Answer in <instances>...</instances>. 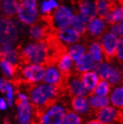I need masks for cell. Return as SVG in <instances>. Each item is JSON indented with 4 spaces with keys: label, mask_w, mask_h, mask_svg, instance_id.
I'll use <instances>...</instances> for the list:
<instances>
[{
    "label": "cell",
    "mask_w": 123,
    "mask_h": 124,
    "mask_svg": "<svg viewBox=\"0 0 123 124\" xmlns=\"http://www.w3.org/2000/svg\"><path fill=\"white\" fill-rule=\"evenodd\" d=\"M66 93L71 97L74 96H89L91 93L86 90L80 77V74L77 73L70 76L66 82Z\"/></svg>",
    "instance_id": "12"
},
{
    "label": "cell",
    "mask_w": 123,
    "mask_h": 124,
    "mask_svg": "<svg viewBox=\"0 0 123 124\" xmlns=\"http://www.w3.org/2000/svg\"><path fill=\"white\" fill-rule=\"evenodd\" d=\"M66 105L57 101L46 108L35 111V124H61L67 112Z\"/></svg>",
    "instance_id": "4"
},
{
    "label": "cell",
    "mask_w": 123,
    "mask_h": 124,
    "mask_svg": "<svg viewBox=\"0 0 123 124\" xmlns=\"http://www.w3.org/2000/svg\"><path fill=\"white\" fill-rule=\"evenodd\" d=\"M87 50H88V46L84 42H82L81 43H75L71 45L69 47L68 52L72 60L75 62L87 53L86 52Z\"/></svg>",
    "instance_id": "26"
},
{
    "label": "cell",
    "mask_w": 123,
    "mask_h": 124,
    "mask_svg": "<svg viewBox=\"0 0 123 124\" xmlns=\"http://www.w3.org/2000/svg\"><path fill=\"white\" fill-rule=\"evenodd\" d=\"M16 100L19 101H29V94H26L22 91H17L16 92Z\"/></svg>",
    "instance_id": "35"
},
{
    "label": "cell",
    "mask_w": 123,
    "mask_h": 124,
    "mask_svg": "<svg viewBox=\"0 0 123 124\" xmlns=\"http://www.w3.org/2000/svg\"><path fill=\"white\" fill-rule=\"evenodd\" d=\"M7 102L6 101V100L3 97H2L1 99H0V108H1L2 111H4L7 108Z\"/></svg>",
    "instance_id": "38"
},
{
    "label": "cell",
    "mask_w": 123,
    "mask_h": 124,
    "mask_svg": "<svg viewBox=\"0 0 123 124\" xmlns=\"http://www.w3.org/2000/svg\"><path fill=\"white\" fill-rule=\"evenodd\" d=\"M96 66H97V63L87 52L81 58L75 62L74 71L78 74H81L85 72L95 70Z\"/></svg>",
    "instance_id": "16"
},
{
    "label": "cell",
    "mask_w": 123,
    "mask_h": 124,
    "mask_svg": "<svg viewBox=\"0 0 123 124\" xmlns=\"http://www.w3.org/2000/svg\"><path fill=\"white\" fill-rule=\"evenodd\" d=\"M118 27H119V30L120 36H123V21L118 23Z\"/></svg>",
    "instance_id": "40"
},
{
    "label": "cell",
    "mask_w": 123,
    "mask_h": 124,
    "mask_svg": "<svg viewBox=\"0 0 123 124\" xmlns=\"http://www.w3.org/2000/svg\"><path fill=\"white\" fill-rule=\"evenodd\" d=\"M75 14H78L86 23L95 19L97 14L95 0H70Z\"/></svg>",
    "instance_id": "5"
},
{
    "label": "cell",
    "mask_w": 123,
    "mask_h": 124,
    "mask_svg": "<svg viewBox=\"0 0 123 124\" xmlns=\"http://www.w3.org/2000/svg\"><path fill=\"white\" fill-rule=\"evenodd\" d=\"M4 124H10V123L7 122V120H5V122H4Z\"/></svg>",
    "instance_id": "42"
},
{
    "label": "cell",
    "mask_w": 123,
    "mask_h": 124,
    "mask_svg": "<svg viewBox=\"0 0 123 124\" xmlns=\"http://www.w3.org/2000/svg\"><path fill=\"white\" fill-rule=\"evenodd\" d=\"M95 118L104 124H114L117 122H123V111L113 105L106 106L94 112Z\"/></svg>",
    "instance_id": "10"
},
{
    "label": "cell",
    "mask_w": 123,
    "mask_h": 124,
    "mask_svg": "<svg viewBox=\"0 0 123 124\" xmlns=\"http://www.w3.org/2000/svg\"><path fill=\"white\" fill-rule=\"evenodd\" d=\"M58 4L55 0H44L40 4V12L43 15L51 14L58 8Z\"/></svg>",
    "instance_id": "31"
},
{
    "label": "cell",
    "mask_w": 123,
    "mask_h": 124,
    "mask_svg": "<svg viewBox=\"0 0 123 124\" xmlns=\"http://www.w3.org/2000/svg\"><path fill=\"white\" fill-rule=\"evenodd\" d=\"M31 124H35V123H31Z\"/></svg>",
    "instance_id": "44"
},
{
    "label": "cell",
    "mask_w": 123,
    "mask_h": 124,
    "mask_svg": "<svg viewBox=\"0 0 123 124\" xmlns=\"http://www.w3.org/2000/svg\"><path fill=\"white\" fill-rule=\"evenodd\" d=\"M1 68L5 77L9 78L11 80H12L16 75L18 64L15 65L7 60L1 59Z\"/></svg>",
    "instance_id": "28"
},
{
    "label": "cell",
    "mask_w": 123,
    "mask_h": 124,
    "mask_svg": "<svg viewBox=\"0 0 123 124\" xmlns=\"http://www.w3.org/2000/svg\"><path fill=\"white\" fill-rule=\"evenodd\" d=\"M19 32L15 23L7 17L1 16V44L14 46L18 40Z\"/></svg>",
    "instance_id": "7"
},
{
    "label": "cell",
    "mask_w": 123,
    "mask_h": 124,
    "mask_svg": "<svg viewBox=\"0 0 123 124\" xmlns=\"http://www.w3.org/2000/svg\"><path fill=\"white\" fill-rule=\"evenodd\" d=\"M27 91L35 111H41L54 104L66 93V90L43 82L28 86Z\"/></svg>",
    "instance_id": "1"
},
{
    "label": "cell",
    "mask_w": 123,
    "mask_h": 124,
    "mask_svg": "<svg viewBox=\"0 0 123 124\" xmlns=\"http://www.w3.org/2000/svg\"><path fill=\"white\" fill-rule=\"evenodd\" d=\"M105 61L111 62L116 57L119 38L111 31H106L99 40Z\"/></svg>",
    "instance_id": "8"
},
{
    "label": "cell",
    "mask_w": 123,
    "mask_h": 124,
    "mask_svg": "<svg viewBox=\"0 0 123 124\" xmlns=\"http://www.w3.org/2000/svg\"><path fill=\"white\" fill-rule=\"evenodd\" d=\"M74 62L75 61L72 60V58L70 56L69 52H66L65 54H64L58 60L57 63V66L64 77L68 78L72 73H75Z\"/></svg>",
    "instance_id": "17"
},
{
    "label": "cell",
    "mask_w": 123,
    "mask_h": 124,
    "mask_svg": "<svg viewBox=\"0 0 123 124\" xmlns=\"http://www.w3.org/2000/svg\"><path fill=\"white\" fill-rule=\"evenodd\" d=\"M15 102L17 108L16 115L17 124H31L34 123L35 110L30 100H16Z\"/></svg>",
    "instance_id": "9"
},
{
    "label": "cell",
    "mask_w": 123,
    "mask_h": 124,
    "mask_svg": "<svg viewBox=\"0 0 123 124\" xmlns=\"http://www.w3.org/2000/svg\"><path fill=\"white\" fill-rule=\"evenodd\" d=\"M116 60L119 64L123 63V36H121L119 39V43L116 52Z\"/></svg>",
    "instance_id": "34"
},
{
    "label": "cell",
    "mask_w": 123,
    "mask_h": 124,
    "mask_svg": "<svg viewBox=\"0 0 123 124\" xmlns=\"http://www.w3.org/2000/svg\"><path fill=\"white\" fill-rule=\"evenodd\" d=\"M120 70H121V72L123 75V63L122 64H120Z\"/></svg>",
    "instance_id": "41"
},
{
    "label": "cell",
    "mask_w": 123,
    "mask_h": 124,
    "mask_svg": "<svg viewBox=\"0 0 123 124\" xmlns=\"http://www.w3.org/2000/svg\"><path fill=\"white\" fill-rule=\"evenodd\" d=\"M72 110L81 117L90 116L94 114V111L91 108L88 96H74L70 101Z\"/></svg>",
    "instance_id": "14"
},
{
    "label": "cell",
    "mask_w": 123,
    "mask_h": 124,
    "mask_svg": "<svg viewBox=\"0 0 123 124\" xmlns=\"http://www.w3.org/2000/svg\"><path fill=\"white\" fill-rule=\"evenodd\" d=\"M112 88L113 86L107 80L101 79L93 93L101 96H109L112 91Z\"/></svg>",
    "instance_id": "29"
},
{
    "label": "cell",
    "mask_w": 123,
    "mask_h": 124,
    "mask_svg": "<svg viewBox=\"0 0 123 124\" xmlns=\"http://www.w3.org/2000/svg\"><path fill=\"white\" fill-rule=\"evenodd\" d=\"M88 53L92 56L93 60L97 64L104 62V55L102 51L101 45L99 40H94L91 42L88 46Z\"/></svg>",
    "instance_id": "24"
},
{
    "label": "cell",
    "mask_w": 123,
    "mask_h": 124,
    "mask_svg": "<svg viewBox=\"0 0 123 124\" xmlns=\"http://www.w3.org/2000/svg\"><path fill=\"white\" fill-rule=\"evenodd\" d=\"M52 14H53L54 25L58 31L69 28L72 25V20L74 15L67 7L60 5Z\"/></svg>",
    "instance_id": "13"
},
{
    "label": "cell",
    "mask_w": 123,
    "mask_h": 124,
    "mask_svg": "<svg viewBox=\"0 0 123 124\" xmlns=\"http://www.w3.org/2000/svg\"><path fill=\"white\" fill-rule=\"evenodd\" d=\"M108 24L101 18H95L87 24V30L81 37L83 42L89 44L94 40H99L103 34L108 31Z\"/></svg>",
    "instance_id": "6"
},
{
    "label": "cell",
    "mask_w": 123,
    "mask_h": 124,
    "mask_svg": "<svg viewBox=\"0 0 123 124\" xmlns=\"http://www.w3.org/2000/svg\"><path fill=\"white\" fill-rule=\"evenodd\" d=\"M80 77L86 90L90 93H93L101 80L100 77L95 70H91V71L81 73L80 74Z\"/></svg>",
    "instance_id": "18"
},
{
    "label": "cell",
    "mask_w": 123,
    "mask_h": 124,
    "mask_svg": "<svg viewBox=\"0 0 123 124\" xmlns=\"http://www.w3.org/2000/svg\"><path fill=\"white\" fill-rule=\"evenodd\" d=\"M20 0H1L2 16L13 19L17 14Z\"/></svg>",
    "instance_id": "21"
},
{
    "label": "cell",
    "mask_w": 123,
    "mask_h": 124,
    "mask_svg": "<svg viewBox=\"0 0 123 124\" xmlns=\"http://www.w3.org/2000/svg\"><path fill=\"white\" fill-rule=\"evenodd\" d=\"M113 67L114 65L111 64V62L104 61L102 63L97 64L95 71L97 73L101 79L108 80V77L110 76L113 69Z\"/></svg>",
    "instance_id": "27"
},
{
    "label": "cell",
    "mask_w": 123,
    "mask_h": 124,
    "mask_svg": "<svg viewBox=\"0 0 123 124\" xmlns=\"http://www.w3.org/2000/svg\"><path fill=\"white\" fill-rule=\"evenodd\" d=\"M20 2L31 8H37V0H20Z\"/></svg>",
    "instance_id": "37"
},
{
    "label": "cell",
    "mask_w": 123,
    "mask_h": 124,
    "mask_svg": "<svg viewBox=\"0 0 123 124\" xmlns=\"http://www.w3.org/2000/svg\"><path fill=\"white\" fill-rule=\"evenodd\" d=\"M71 25L72 29H75L77 32H78L81 37L83 35H84L85 33L87 32V25L86 23L84 22V20L81 18V16L78 14H74Z\"/></svg>",
    "instance_id": "30"
},
{
    "label": "cell",
    "mask_w": 123,
    "mask_h": 124,
    "mask_svg": "<svg viewBox=\"0 0 123 124\" xmlns=\"http://www.w3.org/2000/svg\"><path fill=\"white\" fill-rule=\"evenodd\" d=\"M18 19L25 25H32L37 20L38 11L37 8H31L20 2L17 9Z\"/></svg>",
    "instance_id": "15"
},
{
    "label": "cell",
    "mask_w": 123,
    "mask_h": 124,
    "mask_svg": "<svg viewBox=\"0 0 123 124\" xmlns=\"http://www.w3.org/2000/svg\"><path fill=\"white\" fill-rule=\"evenodd\" d=\"M110 13L114 24L123 21V0H111Z\"/></svg>",
    "instance_id": "25"
},
{
    "label": "cell",
    "mask_w": 123,
    "mask_h": 124,
    "mask_svg": "<svg viewBox=\"0 0 123 124\" xmlns=\"http://www.w3.org/2000/svg\"><path fill=\"white\" fill-rule=\"evenodd\" d=\"M1 59L7 60L11 63L17 65L20 64V55L16 47L9 44H2L1 46Z\"/></svg>",
    "instance_id": "20"
},
{
    "label": "cell",
    "mask_w": 123,
    "mask_h": 124,
    "mask_svg": "<svg viewBox=\"0 0 123 124\" xmlns=\"http://www.w3.org/2000/svg\"><path fill=\"white\" fill-rule=\"evenodd\" d=\"M109 97L111 105L123 111V85L120 84L113 87Z\"/></svg>",
    "instance_id": "22"
},
{
    "label": "cell",
    "mask_w": 123,
    "mask_h": 124,
    "mask_svg": "<svg viewBox=\"0 0 123 124\" xmlns=\"http://www.w3.org/2000/svg\"><path fill=\"white\" fill-rule=\"evenodd\" d=\"M46 67L38 64H18L15 78L10 82L15 87L21 85H32L42 82L45 76Z\"/></svg>",
    "instance_id": "3"
},
{
    "label": "cell",
    "mask_w": 123,
    "mask_h": 124,
    "mask_svg": "<svg viewBox=\"0 0 123 124\" xmlns=\"http://www.w3.org/2000/svg\"><path fill=\"white\" fill-rule=\"evenodd\" d=\"M8 82H9V81H7L5 78H1V80H0V90H1V92L2 93H5Z\"/></svg>",
    "instance_id": "36"
},
{
    "label": "cell",
    "mask_w": 123,
    "mask_h": 124,
    "mask_svg": "<svg viewBox=\"0 0 123 124\" xmlns=\"http://www.w3.org/2000/svg\"><path fill=\"white\" fill-rule=\"evenodd\" d=\"M89 102L91 105V108L95 111L100 110L106 106L110 105V100L109 96H101L95 95L94 93H91L89 96Z\"/></svg>",
    "instance_id": "23"
},
{
    "label": "cell",
    "mask_w": 123,
    "mask_h": 124,
    "mask_svg": "<svg viewBox=\"0 0 123 124\" xmlns=\"http://www.w3.org/2000/svg\"><path fill=\"white\" fill-rule=\"evenodd\" d=\"M68 78L61 73L57 64H51L46 67L45 76L43 82L66 90Z\"/></svg>",
    "instance_id": "11"
},
{
    "label": "cell",
    "mask_w": 123,
    "mask_h": 124,
    "mask_svg": "<svg viewBox=\"0 0 123 124\" xmlns=\"http://www.w3.org/2000/svg\"><path fill=\"white\" fill-rule=\"evenodd\" d=\"M14 85L10 81L7 84V89L5 92V100L7 102L8 106H13L14 103V96H15V90H14Z\"/></svg>",
    "instance_id": "33"
},
{
    "label": "cell",
    "mask_w": 123,
    "mask_h": 124,
    "mask_svg": "<svg viewBox=\"0 0 123 124\" xmlns=\"http://www.w3.org/2000/svg\"><path fill=\"white\" fill-rule=\"evenodd\" d=\"M85 124H104V123H103L100 120L95 118V119H91L88 121H87Z\"/></svg>",
    "instance_id": "39"
},
{
    "label": "cell",
    "mask_w": 123,
    "mask_h": 124,
    "mask_svg": "<svg viewBox=\"0 0 123 124\" xmlns=\"http://www.w3.org/2000/svg\"><path fill=\"white\" fill-rule=\"evenodd\" d=\"M121 85H123V78L122 79V82H121Z\"/></svg>",
    "instance_id": "43"
},
{
    "label": "cell",
    "mask_w": 123,
    "mask_h": 124,
    "mask_svg": "<svg viewBox=\"0 0 123 124\" xmlns=\"http://www.w3.org/2000/svg\"><path fill=\"white\" fill-rule=\"evenodd\" d=\"M82 117L73 111L68 110L61 124H81Z\"/></svg>",
    "instance_id": "32"
},
{
    "label": "cell",
    "mask_w": 123,
    "mask_h": 124,
    "mask_svg": "<svg viewBox=\"0 0 123 124\" xmlns=\"http://www.w3.org/2000/svg\"><path fill=\"white\" fill-rule=\"evenodd\" d=\"M20 55V64L47 65L49 54L46 41L33 42L22 47L21 44L16 46Z\"/></svg>",
    "instance_id": "2"
},
{
    "label": "cell",
    "mask_w": 123,
    "mask_h": 124,
    "mask_svg": "<svg viewBox=\"0 0 123 124\" xmlns=\"http://www.w3.org/2000/svg\"><path fill=\"white\" fill-rule=\"evenodd\" d=\"M57 36L65 45H72L80 40L81 36L75 29L71 28H66L58 30Z\"/></svg>",
    "instance_id": "19"
}]
</instances>
